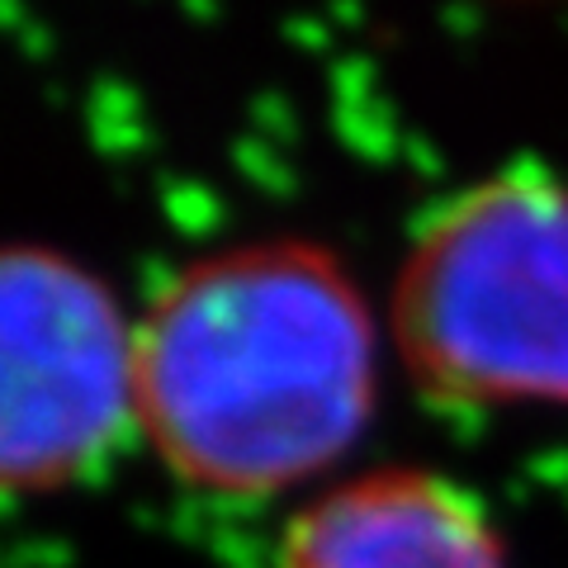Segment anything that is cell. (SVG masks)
Listing matches in <instances>:
<instances>
[{
    "label": "cell",
    "instance_id": "6da1fadb",
    "mask_svg": "<svg viewBox=\"0 0 568 568\" xmlns=\"http://www.w3.org/2000/svg\"><path fill=\"white\" fill-rule=\"evenodd\" d=\"M375 365L369 298L327 246H219L138 317V436L190 493L265 503L365 436Z\"/></svg>",
    "mask_w": 568,
    "mask_h": 568
},
{
    "label": "cell",
    "instance_id": "7a4b0ae2",
    "mask_svg": "<svg viewBox=\"0 0 568 568\" xmlns=\"http://www.w3.org/2000/svg\"><path fill=\"white\" fill-rule=\"evenodd\" d=\"M388 336L432 403L568 407V175L507 162L426 209Z\"/></svg>",
    "mask_w": 568,
    "mask_h": 568
},
{
    "label": "cell",
    "instance_id": "3957f363",
    "mask_svg": "<svg viewBox=\"0 0 568 568\" xmlns=\"http://www.w3.org/2000/svg\"><path fill=\"white\" fill-rule=\"evenodd\" d=\"M0 478L43 497L138 432V317L91 265L43 242L0 261Z\"/></svg>",
    "mask_w": 568,
    "mask_h": 568
},
{
    "label": "cell",
    "instance_id": "277c9868",
    "mask_svg": "<svg viewBox=\"0 0 568 568\" xmlns=\"http://www.w3.org/2000/svg\"><path fill=\"white\" fill-rule=\"evenodd\" d=\"M275 568H511L484 503L432 469H365L294 507Z\"/></svg>",
    "mask_w": 568,
    "mask_h": 568
}]
</instances>
